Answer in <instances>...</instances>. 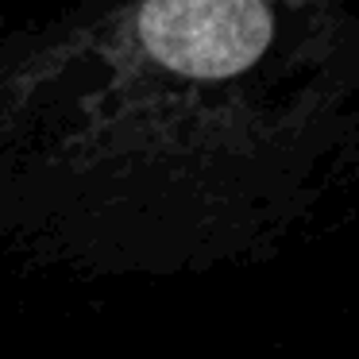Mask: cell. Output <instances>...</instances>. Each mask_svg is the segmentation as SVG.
<instances>
[{
    "label": "cell",
    "instance_id": "obj_1",
    "mask_svg": "<svg viewBox=\"0 0 359 359\" xmlns=\"http://www.w3.org/2000/svg\"><path fill=\"white\" fill-rule=\"evenodd\" d=\"M140 47L182 78H236L271 47L274 20L263 0H143Z\"/></svg>",
    "mask_w": 359,
    "mask_h": 359
}]
</instances>
